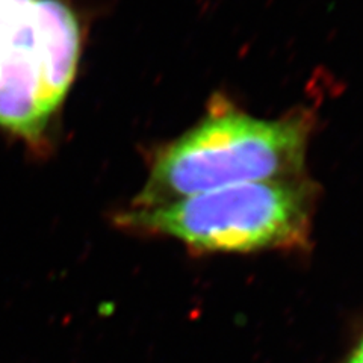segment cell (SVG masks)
<instances>
[{"instance_id": "cell-1", "label": "cell", "mask_w": 363, "mask_h": 363, "mask_svg": "<svg viewBox=\"0 0 363 363\" xmlns=\"http://www.w3.org/2000/svg\"><path fill=\"white\" fill-rule=\"evenodd\" d=\"M313 123L308 111L256 118L215 97L196 126L155 153L149 177L130 206H159L225 186L300 177Z\"/></svg>"}, {"instance_id": "cell-2", "label": "cell", "mask_w": 363, "mask_h": 363, "mask_svg": "<svg viewBox=\"0 0 363 363\" xmlns=\"http://www.w3.org/2000/svg\"><path fill=\"white\" fill-rule=\"evenodd\" d=\"M315 199V185L300 176L225 186L159 206H129L113 220L124 230L173 238L194 253L304 250Z\"/></svg>"}, {"instance_id": "cell-3", "label": "cell", "mask_w": 363, "mask_h": 363, "mask_svg": "<svg viewBox=\"0 0 363 363\" xmlns=\"http://www.w3.org/2000/svg\"><path fill=\"white\" fill-rule=\"evenodd\" d=\"M82 52L70 0H0V132L48 153Z\"/></svg>"}, {"instance_id": "cell-4", "label": "cell", "mask_w": 363, "mask_h": 363, "mask_svg": "<svg viewBox=\"0 0 363 363\" xmlns=\"http://www.w3.org/2000/svg\"><path fill=\"white\" fill-rule=\"evenodd\" d=\"M342 363H363V336L354 347V350L351 351L348 357Z\"/></svg>"}]
</instances>
